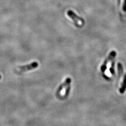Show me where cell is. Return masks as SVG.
<instances>
[{
    "label": "cell",
    "instance_id": "cell-4",
    "mask_svg": "<svg viewBox=\"0 0 126 126\" xmlns=\"http://www.w3.org/2000/svg\"><path fill=\"white\" fill-rule=\"evenodd\" d=\"M70 82H71L70 78H66V79L64 81V83H63L61 86H60V87H59V88L57 90V93H61L62 90L64 89L65 87H67L68 85H69L70 84Z\"/></svg>",
    "mask_w": 126,
    "mask_h": 126
},
{
    "label": "cell",
    "instance_id": "cell-2",
    "mask_svg": "<svg viewBox=\"0 0 126 126\" xmlns=\"http://www.w3.org/2000/svg\"><path fill=\"white\" fill-rule=\"evenodd\" d=\"M116 53L115 51H112V52H111V53H110L109 56L105 60V61L103 65H102L101 67V70L102 71V72H105V70L106 69V68H107V66L108 64L110 61H111L113 60L114 58H115V57L116 56Z\"/></svg>",
    "mask_w": 126,
    "mask_h": 126
},
{
    "label": "cell",
    "instance_id": "cell-5",
    "mask_svg": "<svg viewBox=\"0 0 126 126\" xmlns=\"http://www.w3.org/2000/svg\"><path fill=\"white\" fill-rule=\"evenodd\" d=\"M126 75L125 78H124L123 82H122L121 87L120 89V92L122 94L124 93L125 90H126Z\"/></svg>",
    "mask_w": 126,
    "mask_h": 126
},
{
    "label": "cell",
    "instance_id": "cell-1",
    "mask_svg": "<svg viewBox=\"0 0 126 126\" xmlns=\"http://www.w3.org/2000/svg\"><path fill=\"white\" fill-rule=\"evenodd\" d=\"M38 66V63L36 62H35L32 63L31 64L29 65L19 67L18 68V69L19 72H26V71L36 68Z\"/></svg>",
    "mask_w": 126,
    "mask_h": 126
},
{
    "label": "cell",
    "instance_id": "cell-3",
    "mask_svg": "<svg viewBox=\"0 0 126 126\" xmlns=\"http://www.w3.org/2000/svg\"><path fill=\"white\" fill-rule=\"evenodd\" d=\"M67 14L69 16L73 19V20L75 23V24L77 25H78L79 24V23H84V21L81 18L78 17V16L74 13V12L72 11H68L67 12Z\"/></svg>",
    "mask_w": 126,
    "mask_h": 126
},
{
    "label": "cell",
    "instance_id": "cell-6",
    "mask_svg": "<svg viewBox=\"0 0 126 126\" xmlns=\"http://www.w3.org/2000/svg\"><path fill=\"white\" fill-rule=\"evenodd\" d=\"M121 3L122 4V6L124 11H126V0H121Z\"/></svg>",
    "mask_w": 126,
    "mask_h": 126
}]
</instances>
